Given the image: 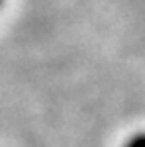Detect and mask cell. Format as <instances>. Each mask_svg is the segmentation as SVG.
Returning <instances> with one entry per match:
<instances>
[{
    "mask_svg": "<svg viewBox=\"0 0 145 147\" xmlns=\"http://www.w3.org/2000/svg\"><path fill=\"white\" fill-rule=\"evenodd\" d=\"M127 147H145V136L137 137V139H134V141H129Z\"/></svg>",
    "mask_w": 145,
    "mask_h": 147,
    "instance_id": "1",
    "label": "cell"
}]
</instances>
